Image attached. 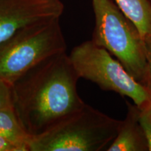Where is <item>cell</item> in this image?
<instances>
[{"label": "cell", "instance_id": "12", "mask_svg": "<svg viewBox=\"0 0 151 151\" xmlns=\"http://www.w3.org/2000/svg\"><path fill=\"white\" fill-rule=\"evenodd\" d=\"M0 151H27V148L0 136Z\"/></svg>", "mask_w": 151, "mask_h": 151}, {"label": "cell", "instance_id": "13", "mask_svg": "<svg viewBox=\"0 0 151 151\" xmlns=\"http://www.w3.org/2000/svg\"><path fill=\"white\" fill-rule=\"evenodd\" d=\"M146 48L147 60H148V76H147L146 88L150 90L151 93V38L145 41Z\"/></svg>", "mask_w": 151, "mask_h": 151}, {"label": "cell", "instance_id": "4", "mask_svg": "<svg viewBox=\"0 0 151 151\" xmlns=\"http://www.w3.org/2000/svg\"><path fill=\"white\" fill-rule=\"evenodd\" d=\"M60 19L30 24L0 43V78L14 84L43 60L66 52Z\"/></svg>", "mask_w": 151, "mask_h": 151}, {"label": "cell", "instance_id": "7", "mask_svg": "<svg viewBox=\"0 0 151 151\" xmlns=\"http://www.w3.org/2000/svg\"><path fill=\"white\" fill-rule=\"evenodd\" d=\"M127 112L107 151H149L146 134L140 121L139 108L126 101Z\"/></svg>", "mask_w": 151, "mask_h": 151}, {"label": "cell", "instance_id": "1", "mask_svg": "<svg viewBox=\"0 0 151 151\" xmlns=\"http://www.w3.org/2000/svg\"><path fill=\"white\" fill-rule=\"evenodd\" d=\"M77 74L69 55L60 52L29 69L14 84V111L30 135L42 133L85 104L78 93Z\"/></svg>", "mask_w": 151, "mask_h": 151}, {"label": "cell", "instance_id": "11", "mask_svg": "<svg viewBox=\"0 0 151 151\" xmlns=\"http://www.w3.org/2000/svg\"><path fill=\"white\" fill-rule=\"evenodd\" d=\"M139 117L148 139L149 151H151V103L145 108L139 109Z\"/></svg>", "mask_w": 151, "mask_h": 151}, {"label": "cell", "instance_id": "8", "mask_svg": "<svg viewBox=\"0 0 151 151\" xmlns=\"http://www.w3.org/2000/svg\"><path fill=\"white\" fill-rule=\"evenodd\" d=\"M113 1L137 27L144 41L151 38L150 0H113Z\"/></svg>", "mask_w": 151, "mask_h": 151}, {"label": "cell", "instance_id": "10", "mask_svg": "<svg viewBox=\"0 0 151 151\" xmlns=\"http://www.w3.org/2000/svg\"><path fill=\"white\" fill-rule=\"evenodd\" d=\"M14 110L12 85L0 78V111Z\"/></svg>", "mask_w": 151, "mask_h": 151}, {"label": "cell", "instance_id": "3", "mask_svg": "<svg viewBox=\"0 0 151 151\" xmlns=\"http://www.w3.org/2000/svg\"><path fill=\"white\" fill-rule=\"evenodd\" d=\"M95 24L91 40L114 56L136 80L146 87L145 41L137 27L112 0H92Z\"/></svg>", "mask_w": 151, "mask_h": 151}, {"label": "cell", "instance_id": "2", "mask_svg": "<svg viewBox=\"0 0 151 151\" xmlns=\"http://www.w3.org/2000/svg\"><path fill=\"white\" fill-rule=\"evenodd\" d=\"M121 122L85 104L32 137L29 151L102 150L116 138Z\"/></svg>", "mask_w": 151, "mask_h": 151}, {"label": "cell", "instance_id": "6", "mask_svg": "<svg viewBox=\"0 0 151 151\" xmlns=\"http://www.w3.org/2000/svg\"><path fill=\"white\" fill-rule=\"evenodd\" d=\"M64 10L61 0H0V43L30 24L60 18Z\"/></svg>", "mask_w": 151, "mask_h": 151}, {"label": "cell", "instance_id": "9", "mask_svg": "<svg viewBox=\"0 0 151 151\" xmlns=\"http://www.w3.org/2000/svg\"><path fill=\"white\" fill-rule=\"evenodd\" d=\"M0 136L24 146L29 151L32 136L24 129L13 109L0 111Z\"/></svg>", "mask_w": 151, "mask_h": 151}, {"label": "cell", "instance_id": "5", "mask_svg": "<svg viewBox=\"0 0 151 151\" xmlns=\"http://www.w3.org/2000/svg\"><path fill=\"white\" fill-rule=\"evenodd\" d=\"M69 55L79 78L91 81L105 91L129 98L140 109L151 103L148 88L136 80L106 49L92 40L75 46Z\"/></svg>", "mask_w": 151, "mask_h": 151}]
</instances>
